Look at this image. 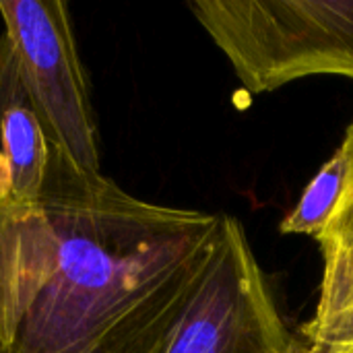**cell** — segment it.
<instances>
[{"mask_svg":"<svg viewBox=\"0 0 353 353\" xmlns=\"http://www.w3.org/2000/svg\"><path fill=\"white\" fill-rule=\"evenodd\" d=\"M219 213L149 203L52 147L33 203L0 155V353H163Z\"/></svg>","mask_w":353,"mask_h":353,"instance_id":"cell-1","label":"cell"},{"mask_svg":"<svg viewBox=\"0 0 353 353\" xmlns=\"http://www.w3.org/2000/svg\"><path fill=\"white\" fill-rule=\"evenodd\" d=\"M188 8L250 93L316 74L353 81V0H196Z\"/></svg>","mask_w":353,"mask_h":353,"instance_id":"cell-2","label":"cell"},{"mask_svg":"<svg viewBox=\"0 0 353 353\" xmlns=\"http://www.w3.org/2000/svg\"><path fill=\"white\" fill-rule=\"evenodd\" d=\"M163 353H298L238 217L219 213L213 252Z\"/></svg>","mask_w":353,"mask_h":353,"instance_id":"cell-3","label":"cell"},{"mask_svg":"<svg viewBox=\"0 0 353 353\" xmlns=\"http://www.w3.org/2000/svg\"><path fill=\"white\" fill-rule=\"evenodd\" d=\"M2 35L52 145L89 174H101L89 79L62 0H0Z\"/></svg>","mask_w":353,"mask_h":353,"instance_id":"cell-4","label":"cell"},{"mask_svg":"<svg viewBox=\"0 0 353 353\" xmlns=\"http://www.w3.org/2000/svg\"><path fill=\"white\" fill-rule=\"evenodd\" d=\"M337 149L345 176L335 211L316 238L323 279L314 316L302 327L310 353H343L353 341V120Z\"/></svg>","mask_w":353,"mask_h":353,"instance_id":"cell-5","label":"cell"},{"mask_svg":"<svg viewBox=\"0 0 353 353\" xmlns=\"http://www.w3.org/2000/svg\"><path fill=\"white\" fill-rule=\"evenodd\" d=\"M52 147L39 112L21 81L10 46L0 33V155L14 201L39 199Z\"/></svg>","mask_w":353,"mask_h":353,"instance_id":"cell-6","label":"cell"},{"mask_svg":"<svg viewBox=\"0 0 353 353\" xmlns=\"http://www.w3.org/2000/svg\"><path fill=\"white\" fill-rule=\"evenodd\" d=\"M343 176L345 161L337 149L308 182L296 207L281 219L279 232L283 236H310L316 240L335 211L343 188Z\"/></svg>","mask_w":353,"mask_h":353,"instance_id":"cell-7","label":"cell"},{"mask_svg":"<svg viewBox=\"0 0 353 353\" xmlns=\"http://www.w3.org/2000/svg\"><path fill=\"white\" fill-rule=\"evenodd\" d=\"M343 353H353V341L350 343V345H347V347H345V352Z\"/></svg>","mask_w":353,"mask_h":353,"instance_id":"cell-8","label":"cell"}]
</instances>
